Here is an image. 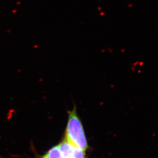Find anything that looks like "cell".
I'll list each match as a JSON object with an SVG mask.
<instances>
[{
    "label": "cell",
    "instance_id": "cell-3",
    "mask_svg": "<svg viewBox=\"0 0 158 158\" xmlns=\"http://www.w3.org/2000/svg\"><path fill=\"white\" fill-rule=\"evenodd\" d=\"M43 158V157H42V158Z\"/></svg>",
    "mask_w": 158,
    "mask_h": 158
},
{
    "label": "cell",
    "instance_id": "cell-1",
    "mask_svg": "<svg viewBox=\"0 0 158 158\" xmlns=\"http://www.w3.org/2000/svg\"><path fill=\"white\" fill-rule=\"evenodd\" d=\"M64 139L74 147L85 152L88 149V142L81 120L79 118L76 108L69 113L68 125Z\"/></svg>",
    "mask_w": 158,
    "mask_h": 158
},
{
    "label": "cell",
    "instance_id": "cell-2",
    "mask_svg": "<svg viewBox=\"0 0 158 158\" xmlns=\"http://www.w3.org/2000/svg\"><path fill=\"white\" fill-rule=\"evenodd\" d=\"M44 158H63L58 145L50 149L48 152L43 156Z\"/></svg>",
    "mask_w": 158,
    "mask_h": 158
}]
</instances>
